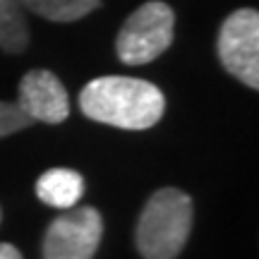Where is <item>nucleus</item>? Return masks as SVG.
I'll use <instances>...</instances> for the list:
<instances>
[{"mask_svg":"<svg viewBox=\"0 0 259 259\" xmlns=\"http://www.w3.org/2000/svg\"><path fill=\"white\" fill-rule=\"evenodd\" d=\"M0 219H3V216H0Z\"/></svg>","mask_w":259,"mask_h":259,"instance_id":"12","label":"nucleus"},{"mask_svg":"<svg viewBox=\"0 0 259 259\" xmlns=\"http://www.w3.org/2000/svg\"><path fill=\"white\" fill-rule=\"evenodd\" d=\"M24 10L48 22H77L101 5V0H19Z\"/></svg>","mask_w":259,"mask_h":259,"instance_id":"9","label":"nucleus"},{"mask_svg":"<svg viewBox=\"0 0 259 259\" xmlns=\"http://www.w3.org/2000/svg\"><path fill=\"white\" fill-rule=\"evenodd\" d=\"M17 106L34 122L60 125L70 115V96L51 70H29L19 82Z\"/></svg>","mask_w":259,"mask_h":259,"instance_id":"6","label":"nucleus"},{"mask_svg":"<svg viewBox=\"0 0 259 259\" xmlns=\"http://www.w3.org/2000/svg\"><path fill=\"white\" fill-rule=\"evenodd\" d=\"M192 231V199L178 187L156 190L137 221V250L144 259H176Z\"/></svg>","mask_w":259,"mask_h":259,"instance_id":"2","label":"nucleus"},{"mask_svg":"<svg viewBox=\"0 0 259 259\" xmlns=\"http://www.w3.org/2000/svg\"><path fill=\"white\" fill-rule=\"evenodd\" d=\"M103 235V219L94 206L65 209L44 235V259H94Z\"/></svg>","mask_w":259,"mask_h":259,"instance_id":"5","label":"nucleus"},{"mask_svg":"<svg viewBox=\"0 0 259 259\" xmlns=\"http://www.w3.org/2000/svg\"><path fill=\"white\" fill-rule=\"evenodd\" d=\"M29 46V24L19 0H0V48L22 53Z\"/></svg>","mask_w":259,"mask_h":259,"instance_id":"8","label":"nucleus"},{"mask_svg":"<svg viewBox=\"0 0 259 259\" xmlns=\"http://www.w3.org/2000/svg\"><path fill=\"white\" fill-rule=\"evenodd\" d=\"M31 122L34 120L19 108L17 103L0 101V139L15 135V132H19V130L29 127Z\"/></svg>","mask_w":259,"mask_h":259,"instance_id":"10","label":"nucleus"},{"mask_svg":"<svg viewBox=\"0 0 259 259\" xmlns=\"http://www.w3.org/2000/svg\"><path fill=\"white\" fill-rule=\"evenodd\" d=\"M84 194V178L72 168H51L36 180V197L53 209H72Z\"/></svg>","mask_w":259,"mask_h":259,"instance_id":"7","label":"nucleus"},{"mask_svg":"<svg viewBox=\"0 0 259 259\" xmlns=\"http://www.w3.org/2000/svg\"><path fill=\"white\" fill-rule=\"evenodd\" d=\"M176 36V12L163 0L139 5L115 36V53L125 65H147L166 53Z\"/></svg>","mask_w":259,"mask_h":259,"instance_id":"3","label":"nucleus"},{"mask_svg":"<svg viewBox=\"0 0 259 259\" xmlns=\"http://www.w3.org/2000/svg\"><path fill=\"white\" fill-rule=\"evenodd\" d=\"M79 108L89 120L113 125L120 130H149L154 127L166 111V96L156 84L106 74L96 77L79 94Z\"/></svg>","mask_w":259,"mask_h":259,"instance_id":"1","label":"nucleus"},{"mask_svg":"<svg viewBox=\"0 0 259 259\" xmlns=\"http://www.w3.org/2000/svg\"><path fill=\"white\" fill-rule=\"evenodd\" d=\"M0 259H22L19 250L10 242H0Z\"/></svg>","mask_w":259,"mask_h":259,"instance_id":"11","label":"nucleus"},{"mask_svg":"<svg viewBox=\"0 0 259 259\" xmlns=\"http://www.w3.org/2000/svg\"><path fill=\"white\" fill-rule=\"evenodd\" d=\"M216 51L223 70L250 89H259V12L235 10L223 19Z\"/></svg>","mask_w":259,"mask_h":259,"instance_id":"4","label":"nucleus"}]
</instances>
